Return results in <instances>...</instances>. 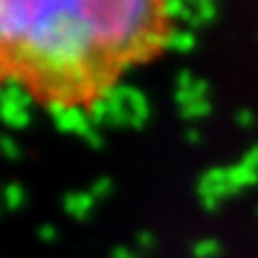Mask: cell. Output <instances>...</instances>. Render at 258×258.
Returning a JSON list of instances; mask_svg holds the SVG:
<instances>
[{
	"label": "cell",
	"mask_w": 258,
	"mask_h": 258,
	"mask_svg": "<svg viewBox=\"0 0 258 258\" xmlns=\"http://www.w3.org/2000/svg\"><path fill=\"white\" fill-rule=\"evenodd\" d=\"M89 195H92L94 199H105V197H110L112 195V178H107V176L96 178L92 183V187H89Z\"/></svg>",
	"instance_id": "7c38bea8"
},
{
	"label": "cell",
	"mask_w": 258,
	"mask_h": 258,
	"mask_svg": "<svg viewBox=\"0 0 258 258\" xmlns=\"http://www.w3.org/2000/svg\"><path fill=\"white\" fill-rule=\"evenodd\" d=\"M89 119H92L94 128L98 126H105L107 121H110V107H107V101L105 98H92V103H89Z\"/></svg>",
	"instance_id": "9c48e42d"
},
{
	"label": "cell",
	"mask_w": 258,
	"mask_h": 258,
	"mask_svg": "<svg viewBox=\"0 0 258 258\" xmlns=\"http://www.w3.org/2000/svg\"><path fill=\"white\" fill-rule=\"evenodd\" d=\"M39 240H44V242H53V240H57V229H55L53 224H44L39 229Z\"/></svg>",
	"instance_id": "ffe728a7"
},
{
	"label": "cell",
	"mask_w": 258,
	"mask_h": 258,
	"mask_svg": "<svg viewBox=\"0 0 258 258\" xmlns=\"http://www.w3.org/2000/svg\"><path fill=\"white\" fill-rule=\"evenodd\" d=\"M226 171H229V183H231V187H233L235 192H238L240 187H244V185H253V183H258V171L244 167L242 162L235 165V167H229Z\"/></svg>",
	"instance_id": "52a82bcc"
},
{
	"label": "cell",
	"mask_w": 258,
	"mask_h": 258,
	"mask_svg": "<svg viewBox=\"0 0 258 258\" xmlns=\"http://www.w3.org/2000/svg\"><path fill=\"white\" fill-rule=\"evenodd\" d=\"M192 253L197 258H213L219 253V244L215 240H199V242L192 247Z\"/></svg>",
	"instance_id": "4fadbf2b"
},
{
	"label": "cell",
	"mask_w": 258,
	"mask_h": 258,
	"mask_svg": "<svg viewBox=\"0 0 258 258\" xmlns=\"http://www.w3.org/2000/svg\"><path fill=\"white\" fill-rule=\"evenodd\" d=\"M94 197L89 195V192H69V195H64V210H67L71 217L76 219H87L89 213H92L94 208Z\"/></svg>",
	"instance_id": "5b68a950"
},
{
	"label": "cell",
	"mask_w": 258,
	"mask_h": 258,
	"mask_svg": "<svg viewBox=\"0 0 258 258\" xmlns=\"http://www.w3.org/2000/svg\"><path fill=\"white\" fill-rule=\"evenodd\" d=\"M46 110H48L53 117H59L62 112L69 110V103L64 101V98H48V101H46Z\"/></svg>",
	"instance_id": "e0dca14e"
},
{
	"label": "cell",
	"mask_w": 258,
	"mask_h": 258,
	"mask_svg": "<svg viewBox=\"0 0 258 258\" xmlns=\"http://www.w3.org/2000/svg\"><path fill=\"white\" fill-rule=\"evenodd\" d=\"M195 46H197V37L192 32H174V30H169V34H167L165 48L178 50V53H190V50H195Z\"/></svg>",
	"instance_id": "ba28073f"
},
{
	"label": "cell",
	"mask_w": 258,
	"mask_h": 258,
	"mask_svg": "<svg viewBox=\"0 0 258 258\" xmlns=\"http://www.w3.org/2000/svg\"><path fill=\"white\" fill-rule=\"evenodd\" d=\"M0 119L10 128H25L30 123V110H21L16 103L3 101L0 103Z\"/></svg>",
	"instance_id": "8992f818"
},
{
	"label": "cell",
	"mask_w": 258,
	"mask_h": 258,
	"mask_svg": "<svg viewBox=\"0 0 258 258\" xmlns=\"http://www.w3.org/2000/svg\"><path fill=\"white\" fill-rule=\"evenodd\" d=\"M197 190H199V197H213V199H224V197L235 192L229 183V171L222 169V167H215V169L206 171L199 178Z\"/></svg>",
	"instance_id": "7a4b0ae2"
},
{
	"label": "cell",
	"mask_w": 258,
	"mask_h": 258,
	"mask_svg": "<svg viewBox=\"0 0 258 258\" xmlns=\"http://www.w3.org/2000/svg\"><path fill=\"white\" fill-rule=\"evenodd\" d=\"M195 12H197V16H199L201 25H204V23L215 21V16H217V5L210 3V0H206V3H199V5L195 7Z\"/></svg>",
	"instance_id": "2e32d148"
},
{
	"label": "cell",
	"mask_w": 258,
	"mask_h": 258,
	"mask_svg": "<svg viewBox=\"0 0 258 258\" xmlns=\"http://www.w3.org/2000/svg\"><path fill=\"white\" fill-rule=\"evenodd\" d=\"M210 110H213L210 101H208V98H204V101H195V103H190V105L180 107V117L187 119V121H195V119L208 117Z\"/></svg>",
	"instance_id": "30bf717a"
},
{
	"label": "cell",
	"mask_w": 258,
	"mask_h": 258,
	"mask_svg": "<svg viewBox=\"0 0 258 258\" xmlns=\"http://www.w3.org/2000/svg\"><path fill=\"white\" fill-rule=\"evenodd\" d=\"M185 140L190 142V144H199V142H201V133L195 131V128H190V131L185 133Z\"/></svg>",
	"instance_id": "603a6c76"
},
{
	"label": "cell",
	"mask_w": 258,
	"mask_h": 258,
	"mask_svg": "<svg viewBox=\"0 0 258 258\" xmlns=\"http://www.w3.org/2000/svg\"><path fill=\"white\" fill-rule=\"evenodd\" d=\"M0 153H3L5 158H10V160H19L21 158L19 144H16L12 137H7V135H0Z\"/></svg>",
	"instance_id": "9a60e30c"
},
{
	"label": "cell",
	"mask_w": 258,
	"mask_h": 258,
	"mask_svg": "<svg viewBox=\"0 0 258 258\" xmlns=\"http://www.w3.org/2000/svg\"><path fill=\"white\" fill-rule=\"evenodd\" d=\"M55 126L62 133H78V135H87L94 128L89 112H85L78 105H69L67 112H62L59 117H55Z\"/></svg>",
	"instance_id": "277c9868"
},
{
	"label": "cell",
	"mask_w": 258,
	"mask_h": 258,
	"mask_svg": "<svg viewBox=\"0 0 258 258\" xmlns=\"http://www.w3.org/2000/svg\"><path fill=\"white\" fill-rule=\"evenodd\" d=\"M3 197H5V206L10 210H19L21 206H23L25 201V190L19 185V183H10V185L5 187V192H3Z\"/></svg>",
	"instance_id": "8fae6325"
},
{
	"label": "cell",
	"mask_w": 258,
	"mask_h": 258,
	"mask_svg": "<svg viewBox=\"0 0 258 258\" xmlns=\"http://www.w3.org/2000/svg\"><path fill=\"white\" fill-rule=\"evenodd\" d=\"M83 140H85V144L92 146V149H103V144H105V140H103V135L98 133V128H92L87 135H83Z\"/></svg>",
	"instance_id": "d6986e66"
},
{
	"label": "cell",
	"mask_w": 258,
	"mask_h": 258,
	"mask_svg": "<svg viewBox=\"0 0 258 258\" xmlns=\"http://www.w3.org/2000/svg\"><path fill=\"white\" fill-rule=\"evenodd\" d=\"M117 92L126 98L128 110H131V123L133 128H144L146 119H149V101L140 89L131 87V85H117Z\"/></svg>",
	"instance_id": "3957f363"
},
{
	"label": "cell",
	"mask_w": 258,
	"mask_h": 258,
	"mask_svg": "<svg viewBox=\"0 0 258 258\" xmlns=\"http://www.w3.org/2000/svg\"><path fill=\"white\" fill-rule=\"evenodd\" d=\"M253 121H256V117H253L251 110H242V112L238 114V123H240L242 128H251Z\"/></svg>",
	"instance_id": "44dd1931"
},
{
	"label": "cell",
	"mask_w": 258,
	"mask_h": 258,
	"mask_svg": "<svg viewBox=\"0 0 258 258\" xmlns=\"http://www.w3.org/2000/svg\"><path fill=\"white\" fill-rule=\"evenodd\" d=\"M199 3H206V0H199ZM210 3H215V0H210Z\"/></svg>",
	"instance_id": "cb8c5ba5"
},
{
	"label": "cell",
	"mask_w": 258,
	"mask_h": 258,
	"mask_svg": "<svg viewBox=\"0 0 258 258\" xmlns=\"http://www.w3.org/2000/svg\"><path fill=\"white\" fill-rule=\"evenodd\" d=\"M162 0H0V76L16 71L41 96L105 98L117 73L151 57Z\"/></svg>",
	"instance_id": "6da1fadb"
},
{
	"label": "cell",
	"mask_w": 258,
	"mask_h": 258,
	"mask_svg": "<svg viewBox=\"0 0 258 258\" xmlns=\"http://www.w3.org/2000/svg\"><path fill=\"white\" fill-rule=\"evenodd\" d=\"M185 7H187L185 0H162V14H165V19H178L180 21Z\"/></svg>",
	"instance_id": "5bb4252c"
},
{
	"label": "cell",
	"mask_w": 258,
	"mask_h": 258,
	"mask_svg": "<svg viewBox=\"0 0 258 258\" xmlns=\"http://www.w3.org/2000/svg\"><path fill=\"white\" fill-rule=\"evenodd\" d=\"M135 242L140 249H144V251H149V249H153V244H156V238H153L151 231H140V233L135 235Z\"/></svg>",
	"instance_id": "ac0fdd59"
},
{
	"label": "cell",
	"mask_w": 258,
	"mask_h": 258,
	"mask_svg": "<svg viewBox=\"0 0 258 258\" xmlns=\"http://www.w3.org/2000/svg\"><path fill=\"white\" fill-rule=\"evenodd\" d=\"M112 258H135V253H133L131 249H126V247H117L112 251Z\"/></svg>",
	"instance_id": "7402d4cb"
}]
</instances>
